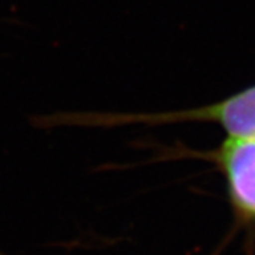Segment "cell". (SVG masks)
Wrapping results in <instances>:
<instances>
[{
	"mask_svg": "<svg viewBox=\"0 0 255 255\" xmlns=\"http://www.w3.org/2000/svg\"><path fill=\"white\" fill-rule=\"evenodd\" d=\"M217 157L234 204L255 216V137H228Z\"/></svg>",
	"mask_w": 255,
	"mask_h": 255,
	"instance_id": "6da1fadb",
	"label": "cell"
}]
</instances>
